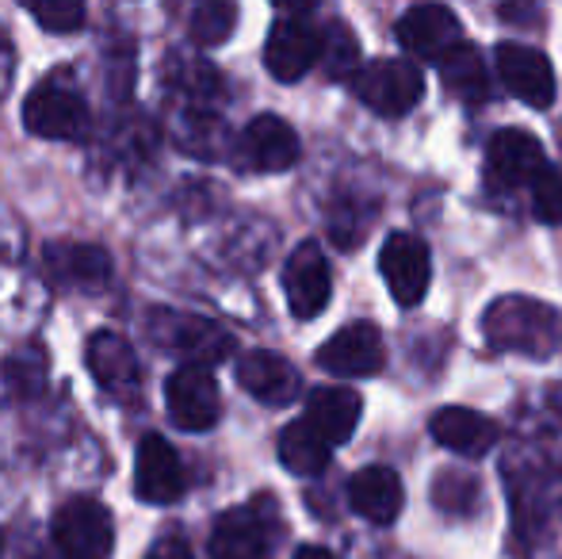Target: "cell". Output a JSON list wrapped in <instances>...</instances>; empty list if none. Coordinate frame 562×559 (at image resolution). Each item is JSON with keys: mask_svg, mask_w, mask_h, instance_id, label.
I'll list each match as a JSON object with an SVG mask.
<instances>
[{"mask_svg": "<svg viewBox=\"0 0 562 559\" xmlns=\"http://www.w3.org/2000/svg\"><path fill=\"white\" fill-rule=\"evenodd\" d=\"M363 414V399L348 388H314L311 399H306V425L326 440L329 448L345 445L356 433Z\"/></svg>", "mask_w": 562, "mask_h": 559, "instance_id": "obj_20", "label": "cell"}, {"mask_svg": "<svg viewBox=\"0 0 562 559\" xmlns=\"http://www.w3.org/2000/svg\"><path fill=\"white\" fill-rule=\"evenodd\" d=\"M134 491L142 502H154V506H169V502L184 499L188 491V476L177 448L157 433L142 437L138 452H134Z\"/></svg>", "mask_w": 562, "mask_h": 559, "instance_id": "obj_8", "label": "cell"}, {"mask_svg": "<svg viewBox=\"0 0 562 559\" xmlns=\"http://www.w3.org/2000/svg\"><path fill=\"white\" fill-rule=\"evenodd\" d=\"M318 62V27L306 15H280L268 35L265 66L276 81H299Z\"/></svg>", "mask_w": 562, "mask_h": 559, "instance_id": "obj_14", "label": "cell"}, {"mask_svg": "<svg viewBox=\"0 0 562 559\" xmlns=\"http://www.w3.org/2000/svg\"><path fill=\"white\" fill-rule=\"evenodd\" d=\"M43 269L54 288L100 291L112 280V257L97 242H50L43 254Z\"/></svg>", "mask_w": 562, "mask_h": 559, "instance_id": "obj_13", "label": "cell"}, {"mask_svg": "<svg viewBox=\"0 0 562 559\" xmlns=\"http://www.w3.org/2000/svg\"><path fill=\"white\" fill-rule=\"evenodd\" d=\"M237 383L249 391L252 399H260L265 406H288L295 403V395L303 391V380H299L295 365L280 353H245L241 365H237Z\"/></svg>", "mask_w": 562, "mask_h": 559, "instance_id": "obj_19", "label": "cell"}, {"mask_svg": "<svg viewBox=\"0 0 562 559\" xmlns=\"http://www.w3.org/2000/svg\"><path fill=\"white\" fill-rule=\"evenodd\" d=\"M50 537L61 559H108L115 545L112 514L97 499H69L54 514Z\"/></svg>", "mask_w": 562, "mask_h": 559, "instance_id": "obj_4", "label": "cell"}, {"mask_svg": "<svg viewBox=\"0 0 562 559\" xmlns=\"http://www.w3.org/2000/svg\"><path fill=\"white\" fill-rule=\"evenodd\" d=\"M329 452L334 448L318 437L306 422H291L280 433V460L291 476H322L329 468Z\"/></svg>", "mask_w": 562, "mask_h": 559, "instance_id": "obj_23", "label": "cell"}, {"mask_svg": "<svg viewBox=\"0 0 562 559\" xmlns=\"http://www.w3.org/2000/svg\"><path fill=\"white\" fill-rule=\"evenodd\" d=\"M146 559H195V556L180 537H165V540H157V545L149 548Z\"/></svg>", "mask_w": 562, "mask_h": 559, "instance_id": "obj_32", "label": "cell"}, {"mask_svg": "<svg viewBox=\"0 0 562 559\" xmlns=\"http://www.w3.org/2000/svg\"><path fill=\"white\" fill-rule=\"evenodd\" d=\"M85 365L108 395L123 399V403H134L142 395V368L126 337L112 334V329H97L85 345Z\"/></svg>", "mask_w": 562, "mask_h": 559, "instance_id": "obj_11", "label": "cell"}, {"mask_svg": "<svg viewBox=\"0 0 562 559\" xmlns=\"http://www.w3.org/2000/svg\"><path fill=\"white\" fill-rule=\"evenodd\" d=\"M440 77H445L448 92H456L467 104L486 100V69H482V58L471 43H459L456 51L440 58Z\"/></svg>", "mask_w": 562, "mask_h": 559, "instance_id": "obj_24", "label": "cell"}, {"mask_svg": "<svg viewBox=\"0 0 562 559\" xmlns=\"http://www.w3.org/2000/svg\"><path fill=\"white\" fill-rule=\"evenodd\" d=\"M165 406H169V418L188 433H207L223 418L218 383L203 368H177L165 383Z\"/></svg>", "mask_w": 562, "mask_h": 559, "instance_id": "obj_7", "label": "cell"}, {"mask_svg": "<svg viewBox=\"0 0 562 559\" xmlns=\"http://www.w3.org/2000/svg\"><path fill=\"white\" fill-rule=\"evenodd\" d=\"M402 479L391 468H363L348 483V502L360 517L375 525H391L402 514Z\"/></svg>", "mask_w": 562, "mask_h": 559, "instance_id": "obj_22", "label": "cell"}, {"mask_svg": "<svg viewBox=\"0 0 562 559\" xmlns=\"http://www.w3.org/2000/svg\"><path fill=\"white\" fill-rule=\"evenodd\" d=\"M379 272H383L386 288H391L394 303L417 306L425 299V291H429V277H432L429 249H425L422 238H414L406 231L391 234L383 254H379Z\"/></svg>", "mask_w": 562, "mask_h": 559, "instance_id": "obj_9", "label": "cell"}, {"mask_svg": "<svg viewBox=\"0 0 562 559\" xmlns=\"http://www.w3.org/2000/svg\"><path fill=\"white\" fill-rule=\"evenodd\" d=\"M283 291L295 318H318L326 311L329 295H334V277H329V261L322 254L318 242H303L283 265Z\"/></svg>", "mask_w": 562, "mask_h": 559, "instance_id": "obj_10", "label": "cell"}, {"mask_svg": "<svg viewBox=\"0 0 562 559\" xmlns=\"http://www.w3.org/2000/svg\"><path fill=\"white\" fill-rule=\"evenodd\" d=\"M237 23V8L226 4V0H207L192 12V38L200 46H218L229 38Z\"/></svg>", "mask_w": 562, "mask_h": 559, "instance_id": "obj_27", "label": "cell"}, {"mask_svg": "<svg viewBox=\"0 0 562 559\" xmlns=\"http://www.w3.org/2000/svg\"><path fill=\"white\" fill-rule=\"evenodd\" d=\"M394 31H398V43L417 58H445L448 51L463 43V27H459L456 12H448L445 4L409 8Z\"/></svg>", "mask_w": 562, "mask_h": 559, "instance_id": "obj_18", "label": "cell"}, {"mask_svg": "<svg viewBox=\"0 0 562 559\" xmlns=\"http://www.w3.org/2000/svg\"><path fill=\"white\" fill-rule=\"evenodd\" d=\"M548 169L543 146L528 131H497L486 146V180L494 192H513L520 185H532Z\"/></svg>", "mask_w": 562, "mask_h": 559, "instance_id": "obj_12", "label": "cell"}, {"mask_svg": "<svg viewBox=\"0 0 562 559\" xmlns=\"http://www.w3.org/2000/svg\"><path fill=\"white\" fill-rule=\"evenodd\" d=\"M532 211L548 226L562 223V172L551 169V165L532 180Z\"/></svg>", "mask_w": 562, "mask_h": 559, "instance_id": "obj_31", "label": "cell"}, {"mask_svg": "<svg viewBox=\"0 0 562 559\" xmlns=\"http://www.w3.org/2000/svg\"><path fill=\"white\" fill-rule=\"evenodd\" d=\"M4 383L20 395H38L46 383V357L43 349H23L4 360Z\"/></svg>", "mask_w": 562, "mask_h": 559, "instance_id": "obj_28", "label": "cell"}, {"mask_svg": "<svg viewBox=\"0 0 562 559\" xmlns=\"http://www.w3.org/2000/svg\"><path fill=\"white\" fill-rule=\"evenodd\" d=\"M318 62L326 66V74L334 81H345V77L356 74V62H360V43L348 31L345 20H334L326 31H318Z\"/></svg>", "mask_w": 562, "mask_h": 559, "instance_id": "obj_25", "label": "cell"}, {"mask_svg": "<svg viewBox=\"0 0 562 559\" xmlns=\"http://www.w3.org/2000/svg\"><path fill=\"white\" fill-rule=\"evenodd\" d=\"M23 123L31 135L50 142H85L92 135V112L74 74L54 69L23 100Z\"/></svg>", "mask_w": 562, "mask_h": 559, "instance_id": "obj_2", "label": "cell"}, {"mask_svg": "<svg viewBox=\"0 0 562 559\" xmlns=\"http://www.w3.org/2000/svg\"><path fill=\"white\" fill-rule=\"evenodd\" d=\"M497 74L509 85V92L528 108H548L555 100V69L540 51L520 43L497 46Z\"/></svg>", "mask_w": 562, "mask_h": 559, "instance_id": "obj_16", "label": "cell"}, {"mask_svg": "<svg viewBox=\"0 0 562 559\" xmlns=\"http://www.w3.org/2000/svg\"><path fill=\"white\" fill-rule=\"evenodd\" d=\"M154 342H161L165 349L177 353L184 360V368H203V372L234 353V337L218 322L200 318V314L161 311L154 318Z\"/></svg>", "mask_w": 562, "mask_h": 559, "instance_id": "obj_5", "label": "cell"}, {"mask_svg": "<svg viewBox=\"0 0 562 559\" xmlns=\"http://www.w3.org/2000/svg\"><path fill=\"white\" fill-rule=\"evenodd\" d=\"M352 92L360 104H368L375 115H406L422 104L425 74L417 62L406 58H379L352 74Z\"/></svg>", "mask_w": 562, "mask_h": 559, "instance_id": "obj_3", "label": "cell"}, {"mask_svg": "<svg viewBox=\"0 0 562 559\" xmlns=\"http://www.w3.org/2000/svg\"><path fill=\"white\" fill-rule=\"evenodd\" d=\"M276 540V514L272 502L257 499L249 506H234L218 514L211 529V559H268V548Z\"/></svg>", "mask_w": 562, "mask_h": 559, "instance_id": "obj_6", "label": "cell"}, {"mask_svg": "<svg viewBox=\"0 0 562 559\" xmlns=\"http://www.w3.org/2000/svg\"><path fill=\"white\" fill-rule=\"evenodd\" d=\"M318 365L334 376H375L386 365L383 334L371 322H352L322 345Z\"/></svg>", "mask_w": 562, "mask_h": 559, "instance_id": "obj_15", "label": "cell"}, {"mask_svg": "<svg viewBox=\"0 0 562 559\" xmlns=\"http://www.w3.org/2000/svg\"><path fill=\"white\" fill-rule=\"evenodd\" d=\"M241 165L252 172H283L299 161V135L280 115H257L237 142Z\"/></svg>", "mask_w": 562, "mask_h": 559, "instance_id": "obj_17", "label": "cell"}, {"mask_svg": "<svg viewBox=\"0 0 562 559\" xmlns=\"http://www.w3.org/2000/svg\"><path fill=\"white\" fill-rule=\"evenodd\" d=\"M295 559H334L326 552V548H318V545H306V548H299Z\"/></svg>", "mask_w": 562, "mask_h": 559, "instance_id": "obj_33", "label": "cell"}, {"mask_svg": "<svg viewBox=\"0 0 562 559\" xmlns=\"http://www.w3.org/2000/svg\"><path fill=\"white\" fill-rule=\"evenodd\" d=\"M437 445L451 448L459 456H486L497 445V425L479 411H467V406H448L437 411L429 422Z\"/></svg>", "mask_w": 562, "mask_h": 559, "instance_id": "obj_21", "label": "cell"}, {"mask_svg": "<svg viewBox=\"0 0 562 559\" xmlns=\"http://www.w3.org/2000/svg\"><path fill=\"white\" fill-rule=\"evenodd\" d=\"M27 12L50 35H74L85 23V4H77V0H43V4H31Z\"/></svg>", "mask_w": 562, "mask_h": 559, "instance_id": "obj_30", "label": "cell"}, {"mask_svg": "<svg viewBox=\"0 0 562 559\" xmlns=\"http://www.w3.org/2000/svg\"><path fill=\"white\" fill-rule=\"evenodd\" d=\"M371 208H360L356 200H345L334 208V215H329V234H334V242L340 249H356L363 242V234H368L371 226Z\"/></svg>", "mask_w": 562, "mask_h": 559, "instance_id": "obj_29", "label": "cell"}, {"mask_svg": "<svg viewBox=\"0 0 562 559\" xmlns=\"http://www.w3.org/2000/svg\"><path fill=\"white\" fill-rule=\"evenodd\" d=\"M482 329H486V342L502 353L551 357L562 345V318L555 306L525 295L497 299L482 318Z\"/></svg>", "mask_w": 562, "mask_h": 559, "instance_id": "obj_1", "label": "cell"}, {"mask_svg": "<svg viewBox=\"0 0 562 559\" xmlns=\"http://www.w3.org/2000/svg\"><path fill=\"white\" fill-rule=\"evenodd\" d=\"M0 559H4V533H0Z\"/></svg>", "mask_w": 562, "mask_h": 559, "instance_id": "obj_34", "label": "cell"}, {"mask_svg": "<svg viewBox=\"0 0 562 559\" xmlns=\"http://www.w3.org/2000/svg\"><path fill=\"white\" fill-rule=\"evenodd\" d=\"M177 89L192 100L195 112H207L223 97V77L207 62H188V66H177Z\"/></svg>", "mask_w": 562, "mask_h": 559, "instance_id": "obj_26", "label": "cell"}]
</instances>
